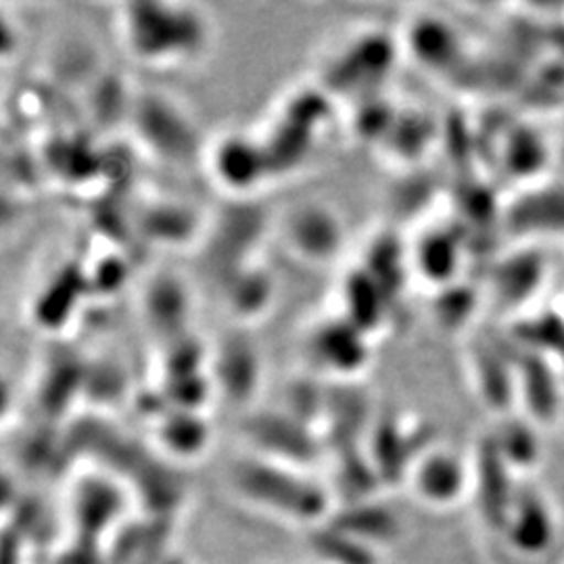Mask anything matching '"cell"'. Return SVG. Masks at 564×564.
I'll list each match as a JSON object with an SVG mask.
<instances>
[{
	"mask_svg": "<svg viewBox=\"0 0 564 564\" xmlns=\"http://www.w3.org/2000/svg\"><path fill=\"white\" fill-rule=\"evenodd\" d=\"M126 36L134 53L147 59L184 55L202 41V21L165 4H134L126 15Z\"/></svg>",
	"mask_w": 564,
	"mask_h": 564,
	"instance_id": "cell-2",
	"label": "cell"
},
{
	"mask_svg": "<svg viewBox=\"0 0 564 564\" xmlns=\"http://www.w3.org/2000/svg\"><path fill=\"white\" fill-rule=\"evenodd\" d=\"M230 481L249 505L284 521L307 524L310 531L328 523L335 512L328 491L305 477L302 468L263 456L242 458L235 464Z\"/></svg>",
	"mask_w": 564,
	"mask_h": 564,
	"instance_id": "cell-1",
	"label": "cell"
},
{
	"mask_svg": "<svg viewBox=\"0 0 564 564\" xmlns=\"http://www.w3.org/2000/svg\"><path fill=\"white\" fill-rule=\"evenodd\" d=\"M214 170L228 186H251L262 174L260 151L242 139L223 142L214 158Z\"/></svg>",
	"mask_w": 564,
	"mask_h": 564,
	"instance_id": "cell-9",
	"label": "cell"
},
{
	"mask_svg": "<svg viewBox=\"0 0 564 564\" xmlns=\"http://www.w3.org/2000/svg\"><path fill=\"white\" fill-rule=\"evenodd\" d=\"M416 265L424 279L433 282L454 281L460 268V247L447 230L426 232L416 247Z\"/></svg>",
	"mask_w": 564,
	"mask_h": 564,
	"instance_id": "cell-8",
	"label": "cell"
},
{
	"mask_svg": "<svg viewBox=\"0 0 564 564\" xmlns=\"http://www.w3.org/2000/svg\"><path fill=\"white\" fill-rule=\"evenodd\" d=\"M247 431L249 440L260 449L258 456L274 463L302 468L312 464L318 454V444L302 424L282 416H260L256 423L249 424Z\"/></svg>",
	"mask_w": 564,
	"mask_h": 564,
	"instance_id": "cell-5",
	"label": "cell"
},
{
	"mask_svg": "<svg viewBox=\"0 0 564 564\" xmlns=\"http://www.w3.org/2000/svg\"><path fill=\"white\" fill-rule=\"evenodd\" d=\"M312 554L323 564H383L381 550L345 533L330 523L310 531Z\"/></svg>",
	"mask_w": 564,
	"mask_h": 564,
	"instance_id": "cell-7",
	"label": "cell"
},
{
	"mask_svg": "<svg viewBox=\"0 0 564 564\" xmlns=\"http://www.w3.org/2000/svg\"><path fill=\"white\" fill-rule=\"evenodd\" d=\"M328 523L377 550L400 542L403 533L400 517L389 506L379 505L370 498L337 508Z\"/></svg>",
	"mask_w": 564,
	"mask_h": 564,
	"instance_id": "cell-6",
	"label": "cell"
},
{
	"mask_svg": "<svg viewBox=\"0 0 564 564\" xmlns=\"http://www.w3.org/2000/svg\"><path fill=\"white\" fill-rule=\"evenodd\" d=\"M408 479L423 505L449 508L470 494L475 485V464L454 449L426 447L412 464Z\"/></svg>",
	"mask_w": 564,
	"mask_h": 564,
	"instance_id": "cell-3",
	"label": "cell"
},
{
	"mask_svg": "<svg viewBox=\"0 0 564 564\" xmlns=\"http://www.w3.org/2000/svg\"><path fill=\"white\" fill-rule=\"evenodd\" d=\"M160 442L170 454L195 456L207 444V429L197 416L184 412L182 416H170L160 426Z\"/></svg>",
	"mask_w": 564,
	"mask_h": 564,
	"instance_id": "cell-12",
	"label": "cell"
},
{
	"mask_svg": "<svg viewBox=\"0 0 564 564\" xmlns=\"http://www.w3.org/2000/svg\"><path fill=\"white\" fill-rule=\"evenodd\" d=\"M291 237L303 253H310L314 258H321L333 251L337 245V223L333 216H328L323 209L305 207L291 224Z\"/></svg>",
	"mask_w": 564,
	"mask_h": 564,
	"instance_id": "cell-10",
	"label": "cell"
},
{
	"mask_svg": "<svg viewBox=\"0 0 564 564\" xmlns=\"http://www.w3.org/2000/svg\"><path fill=\"white\" fill-rule=\"evenodd\" d=\"M412 44L416 55L433 65L454 57V51H458L456 36L449 34L444 23L437 20L419 21L412 34Z\"/></svg>",
	"mask_w": 564,
	"mask_h": 564,
	"instance_id": "cell-13",
	"label": "cell"
},
{
	"mask_svg": "<svg viewBox=\"0 0 564 564\" xmlns=\"http://www.w3.org/2000/svg\"><path fill=\"white\" fill-rule=\"evenodd\" d=\"M494 449L502 458L506 468L510 473H519V475L523 470H531L533 466H538L540 456H542V447H540L538 437L523 424H514V426L506 429L505 433H500V437L494 444Z\"/></svg>",
	"mask_w": 564,
	"mask_h": 564,
	"instance_id": "cell-11",
	"label": "cell"
},
{
	"mask_svg": "<svg viewBox=\"0 0 564 564\" xmlns=\"http://www.w3.org/2000/svg\"><path fill=\"white\" fill-rule=\"evenodd\" d=\"M500 533L519 556L540 558L550 554L561 533L556 508L542 491L519 485L514 505Z\"/></svg>",
	"mask_w": 564,
	"mask_h": 564,
	"instance_id": "cell-4",
	"label": "cell"
}]
</instances>
